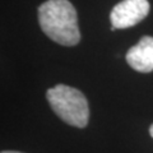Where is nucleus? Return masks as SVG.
<instances>
[{"instance_id":"2","label":"nucleus","mask_w":153,"mask_h":153,"mask_svg":"<svg viewBox=\"0 0 153 153\" xmlns=\"http://www.w3.org/2000/svg\"><path fill=\"white\" fill-rule=\"evenodd\" d=\"M46 98L57 116L71 126L84 128L88 124L89 108L84 94L66 84H57L47 89Z\"/></svg>"},{"instance_id":"6","label":"nucleus","mask_w":153,"mask_h":153,"mask_svg":"<svg viewBox=\"0 0 153 153\" xmlns=\"http://www.w3.org/2000/svg\"><path fill=\"white\" fill-rule=\"evenodd\" d=\"M149 134H151V137L153 138V124H152L151 128H149Z\"/></svg>"},{"instance_id":"1","label":"nucleus","mask_w":153,"mask_h":153,"mask_svg":"<svg viewBox=\"0 0 153 153\" xmlns=\"http://www.w3.org/2000/svg\"><path fill=\"white\" fill-rule=\"evenodd\" d=\"M37 14L42 32L52 41L63 46L79 44L78 16L69 0H47L38 7Z\"/></svg>"},{"instance_id":"4","label":"nucleus","mask_w":153,"mask_h":153,"mask_svg":"<svg viewBox=\"0 0 153 153\" xmlns=\"http://www.w3.org/2000/svg\"><path fill=\"white\" fill-rule=\"evenodd\" d=\"M126 61L140 73L153 71V37L143 36L137 45L130 47L126 52Z\"/></svg>"},{"instance_id":"3","label":"nucleus","mask_w":153,"mask_h":153,"mask_svg":"<svg viewBox=\"0 0 153 153\" xmlns=\"http://www.w3.org/2000/svg\"><path fill=\"white\" fill-rule=\"evenodd\" d=\"M149 13L148 0H123L110 13L111 30H124L138 25Z\"/></svg>"},{"instance_id":"5","label":"nucleus","mask_w":153,"mask_h":153,"mask_svg":"<svg viewBox=\"0 0 153 153\" xmlns=\"http://www.w3.org/2000/svg\"><path fill=\"white\" fill-rule=\"evenodd\" d=\"M1 153H22V152H16V151H4Z\"/></svg>"}]
</instances>
